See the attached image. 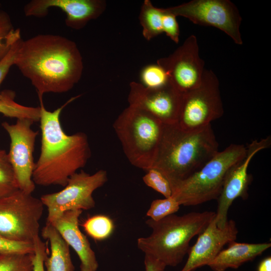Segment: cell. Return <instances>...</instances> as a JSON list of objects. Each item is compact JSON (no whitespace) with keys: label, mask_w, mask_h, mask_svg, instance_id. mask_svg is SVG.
<instances>
[{"label":"cell","mask_w":271,"mask_h":271,"mask_svg":"<svg viewBox=\"0 0 271 271\" xmlns=\"http://www.w3.org/2000/svg\"><path fill=\"white\" fill-rule=\"evenodd\" d=\"M34 252L33 258L32 271H45L44 261L47 256L45 243L39 236L36 237L33 242Z\"/></svg>","instance_id":"32"},{"label":"cell","mask_w":271,"mask_h":271,"mask_svg":"<svg viewBox=\"0 0 271 271\" xmlns=\"http://www.w3.org/2000/svg\"><path fill=\"white\" fill-rule=\"evenodd\" d=\"M143 180L146 185L162 194L165 198L172 196V188L167 178L158 170L151 168L147 171Z\"/></svg>","instance_id":"28"},{"label":"cell","mask_w":271,"mask_h":271,"mask_svg":"<svg viewBox=\"0 0 271 271\" xmlns=\"http://www.w3.org/2000/svg\"><path fill=\"white\" fill-rule=\"evenodd\" d=\"M163 31L173 42L178 43L179 41L180 29L176 17L163 9Z\"/></svg>","instance_id":"31"},{"label":"cell","mask_w":271,"mask_h":271,"mask_svg":"<svg viewBox=\"0 0 271 271\" xmlns=\"http://www.w3.org/2000/svg\"><path fill=\"white\" fill-rule=\"evenodd\" d=\"M221 250L208 264L213 271L238 268L245 262L252 260L271 246L270 243H247L232 241Z\"/></svg>","instance_id":"18"},{"label":"cell","mask_w":271,"mask_h":271,"mask_svg":"<svg viewBox=\"0 0 271 271\" xmlns=\"http://www.w3.org/2000/svg\"><path fill=\"white\" fill-rule=\"evenodd\" d=\"M140 83L149 88L161 87L170 82L166 71L157 63L144 67L140 72Z\"/></svg>","instance_id":"24"},{"label":"cell","mask_w":271,"mask_h":271,"mask_svg":"<svg viewBox=\"0 0 271 271\" xmlns=\"http://www.w3.org/2000/svg\"><path fill=\"white\" fill-rule=\"evenodd\" d=\"M163 9L155 7L150 0L143 2L139 15L144 37L150 41L163 31Z\"/></svg>","instance_id":"20"},{"label":"cell","mask_w":271,"mask_h":271,"mask_svg":"<svg viewBox=\"0 0 271 271\" xmlns=\"http://www.w3.org/2000/svg\"><path fill=\"white\" fill-rule=\"evenodd\" d=\"M157 63L168 74L171 83L184 94L197 87L205 71L204 62L199 53L197 38L190 35L173 53Z\"/></svg>","instance_id":"12"},{"label":"cell","mask_w":271,"mask_h":271,"mask_svg":"<svg viewBox=\"0 0 271 271\" xmlns=\"http://www.w3.org/2000/svg\"><path fill=\"white\" fill-rule=\"evenodd\" d=\"M19 190L8 153L0 150V198Z\"/></svg>","instance_id":"23"},{"label":"cell","mask_w":271,"mask_h":271,"mask_svg":"<svg viewBox=\"0 0 271 271\" xmlns=\"http://www.w3.org/2000/svg\"><path fill=\"white\" fill-rule=\"evenodd\" d=\"M33 254L0 253V271H32Z\"/></svg>","instance_id":"25"},{"label":"cell","mask_w":271,"mask_h":271,"mask_svg":"<svg viewBox=\"0 0 271 271\" xmlns=\"http://www.w3.org/2000/svg\"><path fill=\"white\" fill-rule=\"evenodd\" d=\"M257 271H271V257H267L262 260L257 267Z\"/></svg>","instance_id":"34"},{"label":"cell","mask_w":271,"mask_h":271,"mask_svg":"<svg viewBox=\"0 0 271 271\" xmlns=\"http://www.w3.org/2000/svg\"><path fill=\"white\" fill-rule=\"evenodd\" d=\"M44 207L40 199L20 189L0 198V236L33 243Z\"/></svg>","instance_id":"7"},{"label":"cell","mask_w":271,"mask_h":271,"mask_svg":"<svg viewBox=\"0 0 271 271\" xmlns=\"http://www.w3.org/2000/svg\"><path fill=\"white\" fill-rule=\"evenodd\" d=\"M3 97L0 100V113L5 116L20 118H28L34 122L40 120V107L27 106L15 101V93L12 90L3 91Z\"/></svg>","instance_id":"21"},{"label":"cell","mask_w":271,"mask_h":271,"mask_svg":"<svg viewBox=\"0 0 271 271\" xmlns=\"http://www.w3.org/2000/svg\"><path fill=\"white\" fill-rule=\"evenodd\" d=\"M247 147L231 144L218 152L188 178L171 184L172 197L180 205L194 206L217 199L227 173L245 156Z\"/></svg>","instance_id":"6"},{"label":"cell","mask_w":271,"mask_h":271,"mask_svg":"<svg viewBox=\"0 0 271 271\" xmlns=\"http://www.w3.org/2000/svg\"><path fill=\"white\" fill-rule=\"evenodd\" d=\"M33 243L15 241L0 236V253L6 254H33Z\"/></svg>","instance_id":"30"},{"label":"cell","mask_w":271,"mask_h":271,"mask_svg":"<svg viewBox=\"0 0 271 271\" xmlns=\"http://www.w3.org/2000/svg\"><path fill=\"white\" fill-rule=\"evenodd\" d=\"M41 235L50 244V255L44 261L45 271H74L69 246L57 229L51 224L46 223Z\"/></svg>","instance_id":"19"},{"label":"cell","mask_w":271,"mask_h":271,"mask_svg":"<svg viewBox=\"0 0 271 271\" xmlns=\"http://www.w3.org/2000/svg\"><path fill=\"white\" fill-rule=\"evenodd\" d=\"M78 97L71 98L52 111L45 108L43 98H39L41 140L40 154L32 177L35 185L64 187L69 178L83 168L90 157L87 135L82 132L67 134L60 122L64 108Z\"/></svg>","instance_id":"2"},{"label":"cell","mask_w":271,"mask_h":271,"mask_svg":"<svg viewBox=\"0 0 271 271\" xmlns=\"http://www.w3.org/2000/svg\"><path fill=\"white\" fill-rule=\"evenodd\" d=\"M270 144L271 139L269 136L259 141H253L247 147L244 158L233 165L227 173L217 199L215 219L218 227L222 228L226 225L228 211L234 200L238 197L243 199L247 197V190L251 181L247 173L249 164L257 152L268 148Z\"/></svg>","instance_id":"14"},{"label":"cell","mask_w":271,"mask_h":271,"mask_svg":"<svg viewBox=\"0 0 271 271\" xmlns=\"http://www.w3.org/2000/svg\"><path fill=\"white\" fill-rule=\"evenodd\" d=\"M34 122L28 118H20L14 124L7 121L2 123L10 138L8 155L19 189L28 194H32L35 189L32 179L35 164L33 153L38 132L32 128Z\"/></svg>","instance_id":"11"},{"label":"cell","mask_w":271,"mask_h":271,"mask_svg":"<svg viewBox=\"0 0 271 271\" xmlns=\"http://www.w3.org/2000/svg\"><path fill=\"white\" fill-rule=\"evenodd\" d=\"M165 10L194 24L217 28L235 44L243 43L240 32L242 18L236 6L229 0H192Z\"/></svg>","instance_id":"10"},{"label":"cell","mask_w":271,"mask_h":271,"mask_svg":"<svg viewBox=\"0 0 271 271\" xmlns=\"http://www.w3.org/2000/svg\"><path fill=\"white\" fill-rule=\"evenodd\" d=\"M20 35V29H14L8 14L0 10V59L6 54L13 42Z\"/></svg>","instance_id":"26"},{"label":"cell","mask_w":271,"mask_h":271,"mask_svg":"<svg viewBox=\"0 0 271 271\" xmlns=\"http://www.w3.org/2000/svg\"><path fill=\"white\" fill-rule=\"evenodd\" d=\"M106 7L103 0H32L24 6V12L27 17L42 18L50 8H58L66 14V25L78 30L100 16Z\"/></svg>","instance_id":"15"},{"label":"cell","mask_w":271,"mask_h":271,"mask_svg":"<svg viewBox=\"0 0 271 271\" xmlns=\"http://www.w3.org/2000/svg\"><path fill=\"white\" fill-rule=\"evenodd\" d=\"M180 206L177 201L172 196L156 199L152 202L147 215L154 221H159L177 212Z\"/></svg>","instance_id":"27"},{"label":"cell","mask_w":271,"mask_h":271,"mask_svg":"<svg viewBox=\"0 0 271 271\" xmlns=\"http://www.w3.org/2000/svg\"><path fill=\"white\" fill-rule=\"evenodd\" d=\"M0 6H1V4H0Z\"/></svg>","instance_id":"35"},{"label":"cell","mask_w":271,"mask_h":271,"mask_svg":"<svg viewBox=\"0 0 271 271\" xmlns=\"http://www.w3.org/2000/svg\"><path fill=\"white\" fill-rule=\"evenodd\" d=\"M146 271H164L166 265L155 257L145 254L144 260Z\"/></svg>","instance_id":"33"},{"label":"cell","mask_w":271,"mask_h":271,"mask_svg":"<svg viewBox=\"0 0 271 271\" xmlns=\"http://www.w3.org/2000/svg\"><path fill=\"white\" fill-rule=\"evenodd\" d=\"M82 226L87 234L97 241L108 238L114 228L112 219L104 215L90 217L84 221Z\"/></svg>","instance_id":"22"},{"label":"cell","mask_w":271,"mask_h":271,"mask_svg":"<svg viewBox=\"0 0 271 271\" xmlns=\"http://www.w3.org/2000/svg\"><path fill=\"white\" fill-rule=\"evenodd\" d=\"M216 75L205 69L200 84L183 94L181 109L176 123L188 131L200 129L221 117L224 113Z\"/></svg>","instance_id":"8"},{"label":"cell","mask_w":271,"mask_h":271,"mask_svg":"<svg viewBox=\"0 0 271 271\" xmlns=\"http://www.w3.org/2000/svg\"><path fill=\"white\" fill-rule=\"evenodd\" d=\"M218 152L211 124L193 131L184 130L176 123L164 124L152 168L162 172L172 184L197 171Z\"/></svg>","instance_id":"3"},{"label":"cell","mask_w":271,"mask_h":271,"mask_svg":"<svg viewBox=\"0 0 271 271\" xmlns=\"http://www.w3.org/2000/svg\"><path fill=\"white\" fill-rule=\"evenodd\" d=\"M35 88L46 93L69 91L82 75V57L76 43L63 36L43 34L22 40L15 65Z\"/></svg>","instance_id":"1"},{"label":"cell","mask_w":271,"mask_h":271,"mask_svg":"<svg viewBox=\"0 0 271 271\" xmlns=\"http://www.w3.org/2000/svg\"><path fill=\"white\" fill-rule=\"evenodd\" d=\"M164 125L149 113L131 105L118 115L113 128L131 165L146 171L152 168Z\"/></svg>","instance_id":"5"},{"label":"cell","mask_w":271,"mask_h":271,"mask_svg":"<svg viewBox=\"0 0 271 271\" xmlns=\"http://www.w3.org/2000/svg\"><path fill=\"white\" fill-rule=\"evenodd\" d=\"M82 212L81 210L64 212L50 224L77 253L80 261V271H97L98 263L95 253L79 227Z\"/></svg>","instance_id":"17"},{"label":"cell","mask_w":271,"mask_h":271,"mask_svg":"<svg viewBox=\"0 0 271 271\" xmlns=\"http://www.w3.org/2000/svg\"><path fill=\"white\" fill-rule=\"evenodd\" d=\"M238 232L234 220H228L225 226L220 228L214 218L190 247L187 261L180 271H193L208 265L225 244L236 240Z\"/></svg>","instance_id":"16"},{"label":"cell","mask_w":271,"mask_h":271,"mask_svg":"<svg viewBox=\"0 0 271 271\" xmlns=\"http://www.w3.org/2000/svg\"><path fill=\"white\" fill-rule=\"evenodd\" d=\"M107 181L105 170H100L93 174L81 171L69 178L62 190L43 195L40 199L48 210L46 223H51L66 211L94 207L95 202L92 194Z\"/></svg>","instance_id":"9"},{"label":"cell","mask_w":271,"mask_h":271,"mask_svg":"<svg viewBox=\"0 0 271 271\" xmlns=\"http://www.w3.org/2000/svg\"><path fill=\"white\" fill-rule=\"evenodd\" d=\"M215 217L213 211L191 212L182 216L174 214L157 221L146 220L152 229L150 235L138 239L139 248L166 265L175 266L190 250L193 237L202 233Z\"/></svg>","instance_id":"4"},{"label":"cell","mask_w":271,"mask_h":271,"mask_svg":"<svg viewBox=\"0 0 271 271\" xmlns=\"http://www.w3.org/2000/svg\"><path fill=\"white\" fill-rule=\"evenodd\" d=\"M183 94L170 82L161 87L149 88L140 82L129 84V105L149 113L164 124L177 122Z\"/></svg>","instance_id":"13"},{"label":"cell","mask_w":271,"mask_h":271,"mask_svg":"<svg viewBox=\"0 0 271 271\" xmlns=\"http://www.w3.org/2000/svg\"><path fill=\"white\" fill-rule=\"evenodd\" d=\"M23 39L21 35L16 38L10 46L4 56L0 59V86L7 75L10 68L15 65L18 53ZM3 97L0 93V100Z\"/></svg>","instance_id":"29"}]
</instances>
